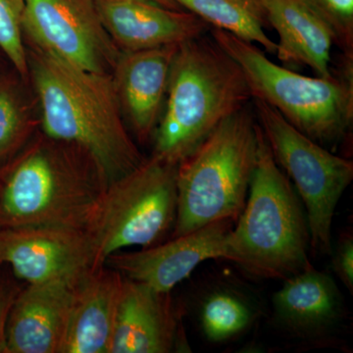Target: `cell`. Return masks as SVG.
<instances>
[{"instance_id": "obj_1", "label": "cell", "mask_w": 353, "mask_h": 353, "mask_svg": "<svg viewBox=\"0 0 353 353\" xmlns=\"http://www.w3.org/2000/svg\"><path fill=\"white\" fill-rule=\"evenodd\" d=\"M27 54L41 132L90 153L109 183L145 160L128 132L112 74L81 68L32 46Z\"/></svg>"}, {"instance_id": "obj_2", "label": "cell", "mask_w": 353, "mask_h": 353, "mask_svg": "<svg viewBox=\"0 0 353 353\" xmlns=\"http://www.w3.org/2000/svg\"><path fill=\"white\" fill-rule=\"evenodd\" d=\"M108 183L82 148L36 132L0 164V229L83 228Z\"/></svg>"}, {"instance_id": "obj_3", "label": "cell", "mask_w": 353, "mask_h": 353, "mask_svg": "<svg viewBox=\"0 0 353 353\" xmlns=\"http://www.w3.org/2000/svg\"><path fill=\"white\" fill-rule=\"evenodd\" d=\"M253 99L233 57L204 34L179 44L152 155L178 164Z\"/></svg>"}, {"instance_id": "obj_4", "label": "cell", "mask_w": 353, "mask_h": 353, "mask_svg": "<svg viewBox=\"0 0 353 353\" xmlns=\"http://www.w3.org/2000/svg\"><path fill=\"white\" fill-rule=\"evenodd\" d=\"M309 248L303 202L261 131L248 199L227 234L225 259L250 275L285 280L311 266Z\"/></svg>"}, {"instance_id": "obj_5", "label": "cell", "mask_w": 353, "mask_h": 353, "mask_svg": "<svg viewBox=\"0 0 353 353\" xmlns=\"http://www.w3.org/2000/svg\"><path fill=\"white\" fill-rule=\"evenodd\" d=\"M260 134L261 128L246 105L179 162L172 238L217 221L236 222L248 199Z\"/></svg>"}, {"instance_id": "obj_6", "label": "cell", "mask_w": 353, "mask_h": 353, "mask_svg": "<svg viewBox=\"0 0 353 353\" xmlns=\"http://www.w3.org/2000/svg\"><path fill=\"white\" fill-rule=\"evenodd\" d=\"M211 37L236 60L253 99L275 108L299 132L325 146L350 132L353 123V57H341L331 78L307 77L274 63L252 43L223 30Z\"/></svg>"}, {"instance_id": "obj_7", "label": "cell", "mask_w": 353, "mask_h": 353, "mask_svg": "<svg viewBox=\"0 0 353 353\" xmlns=\"http://www.w3.org/2000/svg\"><path fill=\"white\" fill-rule=\"evenodd\" d=\"M176 165L152 155L108 183L83 227L97 266L123 248L157 245L174 227Z\"/></svg>"}, {"instance_id": "obj_8", "label": "cell", "mask_w": 353, "mask_h": 353, "mask_svg": "<svg viewBox=\"0 0 353 353\" xmlns=\"http://www.w3.org/2000/svg\"><path fill=\"white\" fill-rule=\"evenodd\" d=\"M252 99L274 159L303 202L311 248L331 254L334 211L352 183L353 162L308 138L266 102Z\"/></svg>"}, {"instance_id": "obj_9", "label": "cell", "mask_w": 353, "mask_h": 353, "mask_svg": "<svg viewBox=\"0 0 353 353\" xmlns=\"http://www.w3.org/2000/svg\"><path fill=\"white\" fill-rule=\"evenodd\" d=\"M23 29L29 46L97 73L112 74L121 54L95 0H25Z\"/></svg>"}, {"instance_id": "obj_10", "label": "cell", "mask_w": 353, "mask_h": 353, "mask_svg": "<svg viewBox=\"0 0 353 353\" xmlns=\"http://www.w3.org/2000/svg\"><path fill=\"white\" fill-rule=\"evenodd\" d=\"M26 284L75 279L95 265L83 228L41 226L0 229V265Z\"/></svg>"}, {"instance_id": "obj_11", "label": "cell", "mask_w": 353, "mask_h": 353, "mask_svg": "<svg viewBox=\"0 0 353 353\" xmlns=\"http://www.w3.org/2000/svg\"><path fill=\"white\" fill-rule=\"evenodd\" d=\"M233 220H221L138 252H116L105 265L123 277L171 292L197 266L209 259H225L226 236Z\"/></svg>"}, {"instance_id": "obj_12", "label": "cell", "mask_w": 353, "mask_h": 353, "mask_svg": "<svg viewBox=\"0 0 353 353\" xmlns=\"http://www.w3.org/2000/svg\"><path fill=\"white\" fill-rule=\"evenodd\" d=\"M171 292L124 277L109 353H169L188 347Z\"/></svg>"}, {"instance_id": "obj_13", "label": "cell", "mask_w": 353, "mask_h": 353, "mask_svg": "<svg viewBox=\"0 0 353 353\" xmlns=\"http://www.w3.org/2000/svg\"><path fill=\"white\" fill-rule=\"evenodd\" d=\"M85 275L23 287L9 313L7 352L62 353L76 288Z\"/></svg>"}, {"instance_id": "obj_14", "label": "cell", "mask_w": 353, "mask_h": 353, "mask_svg": "<svg viewBox=\"0 0 353 353\" xmlns=\"http://www.w3.org/2000/svg\"><path fill=\"white\" fill-rule=\"evenodd\" d=\"M95 6L121 52L180 44L211 28L189 11L166 8L152 0H95Z\"/></svg>"}, {"instance_id": "obj_15", "label": "cell", "mask_w": 353, "mask_h": 353, "mask_svg": "<svg viewBox=\"0 0 353 353\" xmlns=\"http://www.w3.org/2000/svg\"><path fill=\"white\" fill-rule=\"evenodd\" d=\"M179 44L121 52L112 72L123 115L141 143L154 136Z\"/></svg>"}, {"instance_id": "obj_16", "label": "cell", "mask_w": 353, "mask_h": 353, "mask_svg": "<svg viewBox=\"0 0 353 353\" xmlns=\"http://www.w3.org/2000/svg\"><path fill=\"white\" fill-rule=\"evenodd\" d=\"M123 281L122 274L105 264L81 279L62 353H109Z\"/></svg>"}, {"instance_id": "obj_17", "label": "cell", "mask_w": 353, "mask_h": 353, "mask_svg": "<svg viewBox=\"0 0 353 353\" xmlns=\"http://www.w3.org/2000/svg\"><path fill=\"white\" fill-rule=\"evenodd\" d=\"M269 25L278 32L276 54L285 65H301L331 78L334 39L321 20L299 0H260Z\"/></svg>"}, {"instance_id": "obj_18", "label": "cell", "mask_w": 353, "mask_h": 353, "mask_svg": "<svg viewBox=\"0 0 353 353\" xmlns=\"http://www.w3.org/2000/svg\"><path fill=\"white\" fill-rule=\"evenodd\" d=\"M274 294L276 317L285 328L301 336H316L340 319L343 309L338 285L328 274L311 265L285 279Z\"/></svg>"}, {"instance_id": "obj_19", "label": "cell", "mask_w": 353, "mask_h": 353, "mask_svg": "<svg viewBox=\"0 0 353 353\" xmlns=\"http://www.w3.org/2000/svg\"><path fill=\"white\" fill-rule=\"evenodd\" d=\"M182 8L194 14L215 29L259 43L266 52L276 54L277 43L265 29L269 22L260 0H175Z\"/></svg>"}, {"instance_id": "obj_20", "label": "cell", "mask_w": 353, "mask_h": 353, "mask_svg": "<svg viewBox=\"0 0 353 353\" xmlns=\"http://www.w3.org/2000/svg\"><path fill=\"white\" fill-rule=\"evenodd\" d=\"M39 124L21 83L14 77L0 78V164L19 152Z\"/></svg>"}, {"instance_id": "obj_21", "label": "cell", "mask_w": 353, "mask_h": 353, "mask_svg": "<svg viewBox=\"0 0 353 353\" xmlns=\"http://www.w3.org/2000/svg\"><path fill=\"white\" fill-rule=\"evenodd\" d=\"M254 310L245 299L231 290H217L204 301L201 311V330L206 340L224 343L248 329Z\"/></svg>"}, {"instance_id": "obj_22", "label": "cell", "mask_w": 353, "mask_h": 353, "mask_svg": "<svg viewBox=\"0 0 353 353\" xmlns=\"http://www.w3.org/2000/svg\"><path fill=\"white\" fill-rule=\"evenodd\" d=\"M25 0H0V50L22 79H27V43L23 29Z\"/></svg>"}, {"instance_id": "obj_23", "label": "cell", "mask_w": 353, "mask_h": 353, "mask_svg": "<svg viewBox=\"0 0 353 353\" xmlns=\"http://www.w3.org/2000/svg\"><path fill=\"white\" fill-rule=\"evenodd\" d=\"M328 28L345 57H353V0H299Z\"/></svg>"}, {"instance_id": "obj_24", "label": "cell", "mask_w": 353, "mask_h": 353, "mask_svg": "<svg viewBox=\"0 0 353 353\" xmlns=\"http://www.w3.org/2000/svg\"><path fill=\"white\" fill-rule=\"evenodd\" d=\"M334 272L350 294L353 292V236L345 232L336 241L333 259Z\"/></svg>"}, {"instance_id": "obj_25", "label": "cell", "mask_w": 353, "mask_h": 353, "mask_svg": "<svg viewBox=\"0 0 353 353\" xmlns=\"http://www.w3.org/2000/svg\"><path fill=\"white\" fill-rule=\"evenodd\" d=\"M22 288L15 276L11 277L0 270V353H8L6 343L7 322L14 301Z\"/></svg>"}, {"instance_id": "obj_26", "label": "cell", "mask_w": 353, "mask_h": 353, "mask_svg": "<svg viewBox=\"0 0 353 353\" xmlns=\"http://www.w3.org/2000/svg\"><path fill=\"white\" fill-rule=\"evenodd\" d=\"M152 1L159 4V6L166 7V8L176 9V10H180V9H182V7L179 6L175 0H152Z\"/></svg>"}]
</instances>
